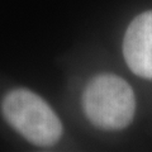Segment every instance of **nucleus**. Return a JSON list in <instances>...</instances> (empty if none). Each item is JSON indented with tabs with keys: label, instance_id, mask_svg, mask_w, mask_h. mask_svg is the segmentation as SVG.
<instances>
[{
	"label": "nucleus",
	"instance_id": "3",
	"mask_svg": "<svg viewBox=\"0 0 152 152\" xmlns=\"http://www.w3.org/2000/svg\"><path fill=\"white\" fill-rule=\"evenodd\" d=\"M123 53L136 75L152 79V10L132 20L123 41Z\"/></svg>",
	"mask_w": 152,
	"mask_h": 152
},
{
	"label": "nucleus",
	"instance_id": "1",
	"mask_svg": "<svg viewBox=\"0 0 152 152\" xmlns=\"http://www.w3.org/2000/svg\"><path fill=\"white\" fill-rule=\"evenodd\" d=\"M83 103L89 121L107 131L126 128L136 110V99L129 84L112 74H100L90 80Z\"/></svg>",
	"mask_w": 152,
	"mask_h": 152
},
{
	"label": "nucleus",
	"instance_id": "2",
	"mask_svg": "<svg viewBox=\"0 0 152 152\" xmlns=\"http://www.w3.org/2000/svg\"><path fill=\"white\" fill-rule=\"evenodd\" d=\"M1 109L9 124L36 146H53L62 136V123L56 113L31 90H12L4 98Z\"/></svg>",
	"mask_w": 152,
	"mask_h": 152
}]
</instances>
